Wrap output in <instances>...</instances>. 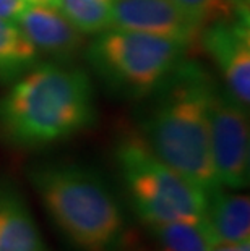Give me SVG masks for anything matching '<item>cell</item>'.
<instances>
[{
	"label": "cell",
	"instance_id": "cell-1",
	"mask_svg": "<svg viewBox=\"0 0 250 251\" xmlns=\"http://www.w3.org/2000/svg\"><path fill=\"white\" fill-rule=\"evenodd\" d=\"M216 79L200 62L184 58L151 96L140 136L164 164L206 196L220 186L210 148L208 102Z\"/></svg>",
	"mask_w": 250,
	"mask_h": 251
},
{
	"label": "cell",
	"instance_id": "cell-2",
	"mask_svg": "<svg viewBox=\"0 0 250 251\" xmlns=\"http://www.w3.org/2000/svg\"><path fill=\"white\" fill-rule=\"evenodd\" d=\"M96 120L89 75L80 67L38 63L0 98V135L18 148L68 140Z\"/></svg>",
	"mask_w": 250,
	"mask_h": 251
},
{
	"label": "cell",
	"instance_id": "cell-3",
	"mask_svg": "<svg viewBox=\"0 0 250 251\" xmlns=\"http://www.w3.org/2000/svg\"><path fill=\"white\" fill-rule=\"evenodd\" d=\"M28 178L42 206L78 251H115L125 230L119 200L96 170L73 162H44Z\"/></svg>",
	"mask_w": 250,
	"mask_h": 251
},
{
	"label": "cell",
	"instance_id": "cell-4",
	"mask_svg": "<svg viewBox=\"0 0 250 251\" xmlns=\"http://www.w3.org/2000/svg\"><path fill=\"white\" fill-rule=\"evenodd\" d=\"M190 49L171 39L124 28H109L84 46L91 72L114 94L146 99L166 81Z\"/></svg>",
	"mask_w": 250,
	"mask_h": 251
},
{
	"label": "cell",
	"instance_id": "cell-5",
	"mask_svg": "<svg viewBox=\"0 0 250 251\" xmlns=\"http://www.w3.org/2000/svg\"><path fill=\"white\" fill-rule=\"evenodd\" d=\"M115 162L132 207L148 226L205 217L208 196L164 164L141 136L122 138Z\"/></svg>",
	"mask_w": 250,
	"mask_h": 251
},
{
	"label": "cell",
	"instance_id": "cell-6",
	"mask_svg": "<svg viewBox=\"0 0 250 251\" xmlns=\"http://www.w3.org/2000/svg\"><path fill=\"white\" fill-rule=\"evenodd\" d=\"M210 148L220 186L242 190L249 185V120L244 105L224 86L213 84L210 102Z\"/></svg>",
	"mask_w": 250,
	"mask_h": 251
},
{
	"label": "cell",
	"instance_id": "cell-7",
	"mask_svg": "<svg viewBox=\"0 0 250 251\" xmlns=\"http://www.w3.org/2000/svg\"><path fill=\"white\" fill-rule=\"evenodd\" d=\"M200 44L218 67L222 86L239 104L250 100V28L249 12L216 20L203 28Z\"/></svg>",
	"mask_w": 250,
	"mask_h": 251
},
{
	"label": "cell",
	"instance_id": "cell-8",
	"mask_svg": "<svg viewBox=\"0 0 250 251\" xmlns=\"http://www.w3.org/2000/svg\"><path fill=\"white\" fill-rule=\"evenodd\" d=\"M114 26L171 39L192 50L206 25L172 0H114Z\"/></svg>",
	"mask_w": 250,
	"mask_h": 251
},
{
	"label": "cell",
	"instance_id": "cell-9",
	"mask_svg": "<svg viewBox=\"0 0 250 251\" xmlns=\"http://www.w3.org/2000/svg\"><path fill=\"white\" fill-rule=\"evenodd\" d=\"M34 50L51 62L73 65L86 39L57 7L28 3L15 23Z\"/></svg>",
	"mask_w": 250,
	"mask_h": 251
},
{
	"label": "cell",
	"instance_id": "cell-10",
	"mask_svg": "<svg viewBox=\"0 0 250 251\" xmlns=\"http://www.w3.org/2000/svg\"><path fill=\"white\" fill-rule=\"evenodd\" d=\"M0 251H49L28 202L8 180H0Z\"/></svg>",
	"mask_w": 250,
	"mask_h": 251
},
{
	"label": "cell",
	"instance_id": "cell-11",
	"mask_svg": "<svg viewBox=\"0 0 250 251\" xmlns=\"http://www.w3.org/2000/svg\"><path fill=\"white\" fill-rule=\"evenodd\" d=\"M205 221L216 243H239L250 235V200L247 195L226 193L222 188L208 196Z\"/></svg>",
	"mask_w": 250,
	"mask_h": 251
},
{
	"label": "cell",
	"instance_id": "cell-12",
	"mask_svg": "<svg viewBox=\"0 0 250 251\" xmlns=\"http://www.w3.org/2000/svg\"><path fill=\"white\" fill-rule=\"evenodd\" d=\"M41 62L18 26L0 18V83H13Z\"/></svg>",
	"mask_w": 250,
	"mask_h": 251
},
{
	"label": "cell",
	"instance_id": "cell-13",
	"mask_svg": "<svg viewBox=\"0 0 250 251\" xmlns=\"http://www.w3.org/2000/svg\"><path fill=\"white\" fill-rule=\"evenodd\" d=\"M161 251H210L216 243L205 217L150 226Z\"/></svg>",
	"mask_w": 250,
	"mask_h": 251
},
{
	"label": "cell",
	"instance_id": "cell-14",
	"mask_svg": "<svg viewBox=\"0 0 250 251\" xmlns=\"http://www.w3.org/2000/svg\"><path fill=\"white\" fill-rule=\"evenodd\" d=\"M56 7L84 36L114 26V0H57Z\"/></svg>",
	"mask_w": 250,
	"mask_h": 251
},
{
	"label": "cell",
	"instance_id": "cell-15",
	"mask_svg": "<svg viewBox=\"0 0 250 251\" xmlns=\"http://www.w3.org/2000/svg\"><path fill=\"white\" fill-rule=\"evenodd\" d=\"M172 2L196 20H200L203 25L213 23L216 20L231 18L239 12H249V7H237L231 0H172Z\"/></svg>",
	"mask_w": 250,
	"mask_h": 251
},
{
	"label": "cell",
	"instance_id": "cell-16",
	"mask_svg": "<svg viewBox=\"0 0 250 251\" xmlns=\"http://www.w3.org/2000/svg\"><path fill=\"white\" fill-rule=\"evenodd\" d=\"M26 5H28L26 0H0V18L15 25Z\"/></svg>",
	"mask_w": 250,
	"mask_h": 251
},
{
	"label": "cell",
	"instance_id": "cell-17",
	"mask_svg": "<svg viewBox=\"0 0 250 251\" xmlns=\"http://www.w3.org/2000/svg\"><path fill=\"white\" fill-rule=\"evenodd\" d=\"M210 251H250V243L249 240L239 243H218Z\"/></svg>",
	"mask_w": 250,
	"mask_h": 251
},
{
	"label": "cell",
	"instance_id": "cell-18",
	"mask_svg": "<svg viewBox=\"0 0 250 251\" xmlns=\"http://www.w3.org/2000/svg\"><path fill=\"white\" fill-rule=\"evenodd\" d=\"M26 2L34 5H51V7H56L57 0H26Z\"/></svg>",
	"mask_w": 250,
	"mask_h": 251
},
{
	"label": "cell",
	"instance_id": "cell-19",
	"mask_svg": "<svg viewBox=\"0 0 250 251\" xmlns=\"http://www.w3.org/2000/svg\"><path fill=\"white\" fill-rule=\"evenodd\" d=\"M231 2L234 5H237V7H242V8L249 7V0H231Z\"/></svg>",
	"mask_w": 250,
	"mask_h": 251
}]
</instances>
